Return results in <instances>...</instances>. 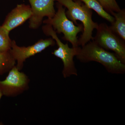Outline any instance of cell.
I'll list each match as a JSON object with an SVG mask.
<instances>
[{"instance_id":"1","label":"cell","mask_w":125,"mask_h":125,"mask_svg":"<svg viewBox=\"0 0 125 125\" xmlns=\"http://www.w3.org/2000/svg\"><path fill=\"white\" fill-rule=\"evenodd\" d=\"M76 57L83 63L92 61L98 62L112 74H121L125 73V64L119 60L114 52L104 49L93 40L81 47L79 46Z\"/></svg>"},{"instance_id":"2","label":"cell","mask_w":125,"mask_h":125,"mask_svg":"<svg viewBox=\"0 0 125 125\" xmlns=\"http://www.w3.org/2000/svg\"><path fill=\"white\" fill-rule=\"evenodd\" d=\"M67 9L65 12L67 18L74 24H78L77 21L83 23V30L82 35L78 39L79 46H84L93 39V32L97 29L98 24L92 19V10L83 2L78 0H55Z\"/></svg>"},{"instance_id":"3","label":"cell","mask_w":125,"mask_h":125,"mask_svg":"<svg viewBox=\"0 0 125 125\" xmlns=\"http://www.w3.org/2000/svg\"><path fill=\"white\" fill-rule=\"evenodd\" d=\"M57 10L52 18H48L43 21V23L51 25L56 33H62L63 40L70 43L72 47H77L78 45L77 35L83 30V24L75 25L74 23L67 18L65 13V8L57 2Z\"/></svg>"},{"instance_id":"4","label":"cell","mask_w":125,"mask_h":125,"mask_svg":"<svg viewBox=\"0 0 125 125\" xmlns=\"http://www.w3.org/2000/svg\"><path fill=\"white\" fill-rule=\"evenodd\" d=\"M42 30L45 35L52 37L58 46V49L54 50L52 54L62 61L64 65L62 73L64 78H68L73 75L78 76V71L74 62V57L78 54L79 46L71 48L67 43H63L50 25L46 24L43 26Z\"/></svg>"},{"instance_id":"5","label":"cell","mask_w":125,"mask_h":125,"mask_svg":"<svg viewBox=\"0 0 125 125\" xmlns=\"http://www.w3.org/2000/svg\"><path fill=\"white\" fill-rule=\"evenodd\" d=\"M96 36L93 38L95 42L107 51L114 52L119 60L125 64V42L110 29L105 23L98 24Z\"/></svg>"},{"instance_id":"6","label":"cell","mask_w":125,"mask_h":125,"mask_svg":"<svg viewBox=\"0 0 125 125\" xmlns=\"http://www.w3.org/2000/svg\"><path fill=\"white\" fill-rule=\"evenodd\" d=\"M9 72L4 80H0V90L3 96L15 97L28 90L30 80L26 74L21 72L16 65Z\"/></svg>"},{"instance_id":"7","label":"cell","mask_w":125,"mask_h":125,"mask_svg":"<svg viewBox=\"0 0 125 125\" xmlns=\"http://www.w3.org/2000/svg\"><path fill=\"white\" fill-rule=\"evenodd\" d=\"M56 44L52 38L40 39L34 45L27 47L18 46L15 41L12 40L10 52L14 59L17 61L16 66L19 71L22 69L24 62L27 58L34 55L49 46H53Z\"/></svg>"},{"instance_id":"8","label":"cell","mask_w":125,"mask_h":125,"mask_svg":"<svg viewBox=\"0 0 125 125\" xmlns=\"http://www.w3.org/2000/svg\"><path fill=\"white\" fill-rule=\"evenodd\" d=\"M31 5L32 15L29 21V28L37 29L42 23L45 16L53 17L56 11L54 7L55 0H28Z\"/></svg>"},{"instance_id":"9","label":"cell","mask_w":125,"mask_h":125,"mask_svg":"<svg viewBox=\"0 0 125 125\" xmlns=\"http://www.w3.org/2000/svg\"><path fill=\"white\" fill-rule=\"evenodd\" d=\"M32 15L30 6L24 4L18 5L7 15L2 26L10 32L30 19Z\"/></svg>"},{"instance_id":"10","label":"cell","mask_w":125,"mask_h":125,"mask_svg":"<svg viewBox=\"0 0 125 125\" xmlns=\"http://www.w3.org/2000/svg\"><path fill=\"white\" fill-rule=\"evenodd\" d=\"M111 15L115 20L109 26L112 31L125 42V10L121 9L118 12H113Z\"/></svg>"},{"instance_id":"11","label":"cell","mask_w":125,"mask_h":125,"mask_svg":"<svg viewBox=\"0 0 125 125\" xmlns=\"http://www.w3.org/2000/svg\"><path fill=\"white\" fill-rule=\"evenodd\" d=\"M16 61L10 51L0 52V75H3L16 65Z\"/></svg>"},{"instance_id":"12","label":"cell","mask_w":125,"mask_h":125,"mask_svg":"<svg viewBox=\"0 0 125 125\" xmlns=\"http://www.w3.org/2000/svg\"><path fill=\"white\" fill-rule=\"evenodd\" d=\"M83 2L84 4L92 10H94L99 16L112 23L114 22L115 19L113 16L108 13L104 9L97 0H78Z\"/></svg>"},{"instance_id":"13","label":"cell","mask_w":125,"mask_h":125,"mask_svg":"<svg viewBox=\"0 0 125 125\" xmlns=\"http://www.w3.org/2000/svg\"><path fill=\"white\" fill-rule=\"evenodd\" d=\"M10 32L0 26V52H5L11 49L12 40L9 36Z\"/></svg>"},{"instance_id":"14","label":"cell","mask_w":125,"mask_h":125,"mask_svg":"<svg viewBox=\"0 0 125 125\" xmlns=\"http://www.w3.org/2000/svg\"><path fill=\"white\" fill-rule=\"evenodd\" d=\"M104 9L108 13L111 14L113 12H117L121 10L116 0H97Z\"/></svg>"},{"instance_id":"15","label":"cell","mask_w":125,"mask_h":125,"mask_svg":"<svg viewBox=\"0 0 125 125\" xmlns=\"http://www.w3.org/2000/svg\"><path fill=\"white\" fill-rule=\"evenodd\" d=\"M3 96V94H2V92H1L0 90V100L1 99L2 96Z\"/></svg>"}]
</instances>
